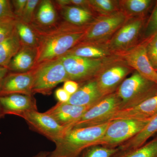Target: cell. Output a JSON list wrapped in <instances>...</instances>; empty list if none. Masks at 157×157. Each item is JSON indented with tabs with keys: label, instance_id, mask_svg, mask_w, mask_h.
<instances>
[{
	"label": "cell",
	"instance_id": "1",
	"mask_svg": "<svg viewBox=\"0 0 157 157\" xmlns=\"http://www.w3.org/2000/svg\"><path fill=\"white\" fill-rule=\"evenodd\" d=\"M89 26L73 25L63 20L53 29L42 33L37 32L40 39L34 67L66 55L82 41Z\"/></svg>",
	"mask_w": 157,
	"mask_h": 157
},
{
	"label": "cell",
	"instance_id": "2",
	"mask_svg": "<svg viewBox=\"0 0 157 157\" xmlns=\"http://www.w3.org/2000/svg\"><path fill=\"white\" fill-rule=\"evenodd\" d=\"M110 122L96 125L73 128L56 142V147L48 157H78L103 137Z\"/></svg>",
	"mask_w": 157,
	"mask_h": 157
},
{
	"label": "cell",
	"instance_id": "3",
	"mask_svg": "<svg viewBox=\"0 0 157 157\" xmlns=\"http://www.w3.org/2000/svg\"><path fill=\"white\" fill-rule=\"evenodd\" d=\"M115 92L121 101L118 109H123L133 107L154 95L157 93V84L135 71Z\"/></svg>",
	"mask_w": 157,
	"mask_h": 157
},
{
	"label": "cell",
	"instance_id": "4",
	"mask_svg": "<svg viewBox=\"0 0 157 157\" xmlns=\"http://www.w3.org/2000/svg\"><path fill=\"white\" fill-rule=\"evenodd\" d=\"M34 70L33 94L49 95L57 86L69 80V76L59 59L45 62L36 66Z\"/></svg>",
	"mask_w": 157,
	"mask_h": 157
},
{
	"label": "cell",
	"instance_id": "5",
	"mask_svg": "<svg viewBox=\"0 0 157 157\" xmlns=\"http://www.w3.org/2000/svg\"><path fill=\"white\" fill-rule=\"evenodd\" d=\"M133 68L120 57L115 55L104 65L95 79L103 97L115 92Z\"/></svg>",
	"mask_w": 157,
	"mask_h": 157
},
{
	"label": "cell",
	"instance_id": "6",
	"mask_svg": "<svg viewBox=\"0 0 157 157\" xmlns=\"http://www.w3.org/2000/svg\"><path fill=\"white\" fill-rule=\"evenodd\" d=\"M112 57L91 59L66 54L59 59L67 73L69 80L80 85L95 78L104 65Z\"/></svg>",
	"mask_w": 157,
	"mask_h": 157
},
{
	"label": "cell",
	"instance_id": "7",
	"mask_svg": "<svg viewBox=\"0 0 157 157\" xmlns=\"http://www.w3.org/2000/svg\"><path fill=\"white\" fill-rule=\"evenodd\" d=\"M152 118L112 121L103 137L95 143L94 146L104 145L107 147H114V145L130 140L140 133Z\"/></svg>",
	"mask_w": 157,
	"mask_h": 157
},
{
	"label": "cell",
	"instance_id": "8",
	"mask_svg": "<svg viewBox=\"0 0 157 157\" xmlns=\"http://www.w3.org/2000/svg\"><path fill=\"white\" fill-rule=\"evenodd\" d=\"M145 23V16L128 18L107 42L109 49L115 55L135 46L142 39Z\"/></svg>",
	"mask_w": 157,
	"mask_h": 157
},
{
	"label": "cell",
	"instance_id": "9",
	"mask_svg": "<svg viewBox=\"0 0 157 157\" xmlns=\"http://www.w3.org/2000/svg\"><path fill=\"white\" fill-rule=\"evenodd\" d=\"M128 18L121 11L97 17L88 28L81 42L107 43Z\"/></svg>",
	"mask_w": 157,
	"mask_h": 157
},
{
	"label": "cell",
	"instance_id": "10",
	"mask_svg": "<svg viewBox=\"0 0 157 157\" xmlns=\"http://www.w3.org/2000/svg\"><path fill=\"white\" fill-rule=\"evenodd\" d=\"M28 124L29 126L55 143L64 137L70 128L59 124L54 119L45 113L38 110L24 112L19 116Z\"/></svg>",
	"mask_w": 157,
	"mask_h": 157
},
{
	"label": "cell",
	"instance_id": "11",
	"mask_svg": "<svg viewBox=\"0 0 157 157\" xmlns=\"http://www.w3.org/2000/svg\"><path fill=\"white\" fill-rule=\"evenodd\" d=\"M150 38H143L132 48L115 55L124 59L134 71L157 84V72L152 67L147 53Z\"/></svg>",
	"mask_w": 157,
	"mask_h": 157
},
{
	"label": "cell",
	"instance_id": "12",
	"mask_svg": "<svg viewBox=\"0 0 157 157\" xmlns=\"http://www.w3.org/2000/svg\"><path fill=\"white\" fill-rule=\"evenodd\" d=\"M157 114V93L133 107L115 110L90 125H96L118 120L147 119Z\"/></svg>",
	"mask_w": 157,
	"mask_h": 157
},
{
	"label": "cell",
	"instance_id": "13",
	"mask_svg": "<svg viewBox=\"0 0 157 157\" xmlns=\"http://www.w3.org/2000/svg\"><path fill=\"white\" fill-rule=\"evenodd\" d=\"M121 103L116 92L104 97L85 113L78 121L71 125L70 128L90 126L96 121L118 109Z\"/></svg>",
	"mask_w": 157,
	"mask_h": 157
},
{
	"label": "cell",
	"instance_id": "14",
	"mask_svg": "<svg viewBox=\"0 0 157 157\" xmlns=\"http://www.w3.org/2000/svg\"><path fill=\"white\" fill-rule=\"evenodd\" d=\"M34 70L24 73L9 72L0 86V97L14 94L33 96Z\"/></svg>",
	"mask_w": 157,
	"mask_h": 157
},
{
	"label": "cell",
	"instance_id": "15",
	"mask_svg": "<svg viewBox=\"0 0 157 157\" xmlns=\"http://www.w3.org/2000/svg\"><path fill=\"white\" fill-rule=\"evenodd\" d=\"M62 20L53 1L43 0L38 5L31 25L37 32L42 33L53 29Z\"/></svg>",
	"mask_w": 157,
	"mask_h": 157
},
{
	"label": "cell",
	"instance_id": "16",
	"mask_svg": "<svg viewBox=\"0 0 157 157\" xmlns=\"http://www.w3.org/2000/svg\"><path fill=\"white\" fill-rule=\"evenodd\" d=\"M94 105L77 106L59 102L45 113L54 119L60 124L70 127Z\"/></svg>",
	"mask_w": 157,
	"mask_h": 157
},
{
	"label": "cell",
	"instance_id": "17",
	"mask_svg": "<svg viewBox=\"0 0 157 157\" xmlns=\"http://www.w3.org/2000/svg\"><path fill=\"white\" fill-rule=\"evenodd\" d=\"M0 103L4 114L19 117L26 111L38 110L33 96L14 94L0 97Z\"/></svg>",
	"mask_w": 157,
	"mask_h": 157
},
{
	"label": "cell",
	"instance_id": "18",
	"mask_svg": "<svg viewBox=\"0 0 157 157\" xmlns=\"http://www.w3.org/2000/svg\"><path fill=\"white\" fill-rule=\"evenodd\" d=\"M104 98L94 78L80 84L77 91L71 95L67 103L77 106H92Z\"/></svg>",
	"mask_w": 157,
	"mask_h": 157
},
{
	"label": "cell",
	"instance_id": "19",
	"mask_svg": "<svg viewBox=\"0 0 157 157\" xmlns=\"http://www.w3.org/2000/svg\"><path fill=\"white\" fill-rule=\"evenodd\" d=\"M55 6L62 20L73 25H89L97 17L91 11L84 8L71 6Z\"/></svg>",
	"mask_w": 157,
	"mask_h": 157
},
{
	"label": "cell",
	"instance_id": "20",
	"mask_svg": "<svg viewBox=\"0 0 157 157\" xmlns=\"http://www.w3.org/2000/svg\"><path fill=\"white\" fill-rule=\"evenodd\" d=\"M66 54L91 59H106L115 55L107 43L98 42H80Z\"/></svg>",
	"mask_w": 157,
	"mask_h": 157
},
{
	"label": "cell",
	"instance_id": "21",
	"mask_svg": "<svg viewBox=\"0 0 157 157\" xmlns=\"http://www.w3.org/2000/svg\"><path fill=\"white\" fill-rule=\"evenodd\" d=\"M37 56V48L23 46L8 66L9 72L24 73L33 69Z\"/></svg>",
	"mask_w": 157,
	"mask_h": 157
},
{
	"label": "cell",
	"instance_id": "22",
	"mask_svg": "<svg viewBox=\"0 0 157 157\" xmlns=\"http://www.w3.org/2000/svg\"><path fill=\"white\" fill-rule=\"evenodd\" d=\"M157 132V114L152 118L147 125L137 135L126 143L119 147L120 152H125L134 150L144 145L147 140Z\"/></svg>",
	"mask_w": 157,
	"mask_h": 157
},
{
	"label": "cell",
	"instance_id": "23",
	"mask_svg": "<svg viewBox=\"0 0 157 157\" xmlns=\"http://www.w3.org/2000/svg\"><path fill=\"white\" fill-rule=\"evenodd\" d=\"M154 3L152 0H119L120 9L128 18L146 16Z\"/></svg>",
	"mask_w": 157,
	"mask_h": 157
},
{
	"label": "cell",
	"instance_id": "24",
	"mask_svg": "<svg viewBox=\"0 0 157 157\" xmlns=\"http://www.w3.org/2000/svg\"><path fill=\"white\" fill-rule=\"evenodd\" d=\"M21 47L15 29L10 36L0 43V66L8 67V65Z\"/></svg>",
	"mask_w": 157,
	"mask_h": 157
},
{
	"label": "cell",
	"instance_id": "25",
	"mask_svg": "<svg viewBox=\"0 0 157 157\" xmlns=\"http://www.w3.org/2000/svg\"><path fill=\"white\" fill-rule=\"evenodd\" d=\"M15 29L21 45L38 48L40 43V36L31 25L17 19Z\"/></svg>",
	"mask_w": 157,
	"mask_h": 157
},
{
	"label": "cell",
	"instance_id": "26",
	"mask_svg": "<svg viewBox=\"0 0 157 157\" xmlns=\"http://www.w3.org/2000/svg\"><path fill=\"white\" fill-rule=\"evenodd\" d=\"M88 8L97 17L120 11L119 0H88Z\"/></svg>",
	"mask_w": 157,
	"mask_h": 157
},
{
	"label": "cell",
	"instance_id": "27",
	"mask_svg": "<svg viewBox=\"0 0 157 157\" xmlns=\"http://www.w3.org/2000/svg\"><path fill=\"white\" fill-rule=\"evenodd\" d=\"M112 157H157V137L134 150L118 151Z\"/></svg>",
	"mask_w": 157,
	"mask_h": 157
},
{
	"label": "cell",
	"instance_id": "28",
	"mask_svg": "<svg viewBox=\"0 0 157 157\" xmlns=\"http://www.w3.org/2000/svg\"><path fill=\"white\" fill-rule=\"evenodd\" d=\"M119 150L115 147L93 146L85 150L78 157H112Z\"/></svg>",
	"mask_w": 157,
	"mask_h": 157
},
{
	"label": "cell",
	"instance_id": "29",
	"mask_svg": "<svg viewBox=\"0 0 157 157\" xmlns=\"http://www.w3.org/2000/svg\"><path fill=\"white\" fill-rule=\"evenodd\" d=\"M157 33V2L151 14L145 23L143 33V38H148L153 36Z\"/></svg>",
	"mask_w": 157,
	"mask_h": 157
},
{
	"label": "cell",
	"instance_id": "30",
	"mask_svg": "<svg viewBox=\"0 0 157 157\" xmlns=\"http://www.w3.org/2000/svg\"><path fill=\"white\" fill-rule=\"evenodd\" d=\"M17 18H9L0 20V43L14 33Z\"/></svg>",
	"mask_w": 157,
	"mask_h": 157
},
{
	"label": "cell",
	"instance_id": "31",
	"mask_svg": "<svg viewBox=\"0 0 157 157\" xmlns=\"http://www.w3.org/2000/svg\"><path fill=\"white\" fill-rule=\"evenodd\" d=\"M40 2L39 0H28L22 16L19 19L26 23L32 24L34 21L37 7Z\"/></svg>",
	"mask_w": 157,
	"mask_h": 157
},
{
	"label": "cell",
	"instance_id": "32",
	"mask_svg": "<svg viewBox=\"0 0 157 157\" xmlns=\"http://www.w3.org/2000/svg\"><path fill=\"white\" fill-rule=\"evenodd\" d=\"M147 53L152 67L157 71V36L151 37L147 46Z\"/></svg>",
	"mask_w": 157,
	"mask_h": 157
},
{
	"label": "cell",
	"instance_id": "33",
	"mask_svg": "<svg viewBox=\"0 0 157 157\" xmlns=\"http://www.w3.org/2000/svg\"><path fill=\"white\" fill-rule=\"evenodd\" d=\"M11 6L10 1L0 0V20L9 18H17Z\"/></svg>",
	"mask_w": 157,
	"mask_h": 157
},
{
	"label": "cell",
	"instance_id": "34",
	"mask_svg": "<svg viewBox=\"0 0 157 157\" xmlns=\"http://www.w3.org/2000/svg\"><path fill=\"white\" fill-rule=\"evenodd\" d=\"M28 0H14L11 1L13 7V12L17 19H20Z\"/></svg>",
	"mask_w": 157,
	"mask_h": 157
},
{
	"label": "cell",
	"instance_id": "35",
	"mask_svg": "<svg viewBox=\"0 0 157 157\" xmlns=\"http://www.w3.org/2000/svg\"><path fill=\"white\" fill-rule=\"evenodd\" d=\"M79 85L76 82L68 80L64 83L63 88L70 95L76 93L79 88Z\"/></svg>",
	"mask_w": 157,
	"mask_h": 157
},
{
	"label": "cell",
	"instance_id": "36",
	"mask_svg": "<svg viewBox=\"0 0 157 157\" xmlns=\"http://www.w3.org/2000/svg\"><path fill=\"white\" fill-rule=\"evenodd\" d=\"M56 97L59 102L67 103L70 100L71 95L68 94L63 88H60L56 91Z\"/></svg>",
	"mask_w": 157,
	"mask_h": 157
},
{
	"label": "cell",
	"instance_id": "37",
	"mask_svg": "<svg viewBox=\"0 0 157 157\" xmlns=\"http://www.w3.org/2000/svg\"><path fill=\"white\" fill-rule=\"evenodd\" d=\"M9 72L8 68L0 66V86L2 84L3 79Z\"/></svg>",
	"mask_w": 157,
	"mask_h": 157
},
{
	"label": "cell",
	"instance_id": "38",
	"mask_svg": "<svg viewBox=\"0 0 157 157\" xmlns=\"http://www.w3.org/2000/svg\"><path fill=\"white\" fill-rule=\"evenodd\" d=\"M49 153V152L41 151L33 157H48Z\"/></svg>",
	"mask_w": 157,
	"mask_h": 157
},
{
	"label": "cell",
	"instance_id": "39",
	"mask_svg": "<svg viewBox=\"0 0 157 157\" xmlns=\"http://www.w3.org/2000/svg\"><path fill=\"white\" fill-rule=\"evenodd\" d=\"M5 116L4 113H3L2 108L1 106V103H0V119Z\"/></svg>",
	"mask_w": 157,
	"mask_h": 157
},
{
	"label": "cell",
	"instance_id": "40",
	"mask_svg": "<svg viewBox=\"0 0 157 157\" xmlns=\"http://www.w3.org/2000/svg\"><path fill=\"white\" fill-rule=\"evenodd\" d=\"M156 35H157V34H156Z\"/></svg>",
	"mask_w": 157,
	"mask_h": 157
},
{
	"label": "cell",
	"instance_id": "41",
	"mask_svg": "<svg viewBox=\"0 0 157 157\" xmlns=\"http://www.w3.org/2000/svg\"></svg>",
	"mask_w": 157,
	"mask_h": 157
}]
</instances>
